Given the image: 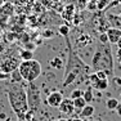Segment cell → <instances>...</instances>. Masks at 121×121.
Listing matches in <instances>:
<instances>
[{"label": "cell", "mask_w": 121, "mask_h": 121, "mask_svg": "<svg viewBox=\"0 0 121 121\" xmlns=\"http://www.w3.org/2000/svg\"><path fill=\"white\" fill-rule=\"evenodd\" d=\"M67 41L68 47V62L66 66V71L63 75V82L62 88H67V86L75 84V82H84L85 79H88L90 75L91 67H89L88 65H85L81 59L79 58L76 53L73 52L71 43L68 41V36L65 37Z\"/></svg>", "instance_id": "6da1fadb"}, {"label": "cell", "mask_w": 121, "mask_h": 121, "mask_svg": "<svg viewBox=\"0 0 121 121\" xmlns=\"http://www.w3.org/2000/svg\"><path fill=\"white\" fill-rule=\"evenodd\" d=\"M7 89V97L10 108L17 115L19 120H25L26 113L28 112V103H27V93L26 88L22 82H5Z\"/></svg>", "instance_id": "7a4b0ae2"}, {"label": "cell", "mask_w": 121, "mask_h": 121, "mask_svg": "<svg viewBox=\"0 0 121 121\" xmlns=\"http://www.w3.org/2000/svg\"><path fill=\"white\" fill-rule=\"evenodd\" d=\"M91 70L95 71H106L108 76H113V56L112 49L108 44H99L91 57L90 62Z\"/></svg>", "instance_id": "3957f363"}, {"label": "cell", "mask_w": 121, "mask_h": 121, "mask_svg": "<svg viewBox=\"0 0 121 121\" xmlns=\"http://www.w3.org/2000/svg\"><path fill=\"white\" fill-rule=\"evenodd\" d=\"M18 71L21 73L23 81L27 82H34L37 77L41 75V65L36 59H30V60H22L18 66Z\"/></svg>", "instance_id": "277c9868"}, {"label": "cell", "mask_w": 121, "mask_h": 121, "mask_svg": "<svg viewBox=\"0 0 121 121\" xmlns=\"http://www.w3.org/2000/svg\"><path fill=\"white\" fill-rule=\"evenodd\" d=\"M27 93V103H28V111L36 113L39 111L40 106H41V98L40 94L41 91L39 90V88L35 85V82H28V86L26 89Z\"/></svg>", "instance_id": "5b68a950"}, {"label": "cell", "mask_w": 121, "mask_h": 121, "mask_svg": "<svg viewBox=\"0 0 121 121\" xmlns=\"http://www.w3.org/2000/svg\"><path fill=\"white\" fill-rule=\"evenodd\" d=\"M19 63H18V59L13 56H7L1 59L0 62V71L4 73H8L10 75L13 71H16L18 68Z\"/></svg>", "instance_id": "8992f818"}, {"label": "cell", "mask_w": 121, "mask_h": 121, "mask_svg": "<svg viewBox=\"0 0 121 121\" xmlns=\"http://www.w3.org/2000/svg\"><path fill=\"white\" fill-rule=\"evenodd\" d=\"M89 80V84H90V88L91 89H95L97 91H104L108 89V79H103V80H99L97 77L95 72H91L90 75H89L88 77Z\"/></svg>", "instance_id": "52a82bcc"}, {"label": "cell", "mask_w": 121, "mask_h": 121, "mask_svg": "<svg viewBox=\"0 0 121 121\" xmlns=\"http://www.w3.org/2000/svg\"><path fill=\"white\" fill-rule=\"evenodd\" d=\"M58 109L60 113L67 115V116H73L75 113V107H73V100L68 99V98H63V100L60 102V104L58 106Z\"/></svg>", "instance_id": "ba28073f"}, {"label": "cell", "mask_w": 121, "mask_h": 121, "mask_svg": "<svg viewBox=\"0 0 121 121\" xmlns=\"http://www.w3.org/2000/svg\"><path fill=\"white\" fill-rule=\"evenodd\" d=\"M63 100V94L62 91H52L47 98V104L53 108H58V106L60 104V102Z\"/></svg>", "instance_id": "9c48e42d"}, {"label": "cell", "mask_w": 121, "mask_h": 121, "mask_svg": "<svg viewBox=\"0 0 121 121\" xmlns=\"http://www.w3.org/2000/svg\"><path fill=\"white\" fill-rule=\"evenodd\" d=\"M106 34H107L109 44H117V41H119L120 37H121V31L116 27H109L108 30L106 31Z\"/></svg>", "instance_id": "30bf717a"}, {"label": "cell", "mask_w": 121, "mask_h": 121, "mask_svg": "<svg viewBox=\"0 0 121 121\" xmlns=\"http://www.w3.org/2000/svg\"><path fill=\"white\" fill-rule=\"evenodd\" d=\"M95 22H97V23L94 25V28H95L97 31H99V34L106 32V31L111 27V25H109L107 17H99V18H95Z\"/></svg>", "instance_id": "8fae6325"}, {"label": "cell", "mask_w": 121, "mask_h": 121, "mask_svg": "<svg viewBox=\"0 0 121 121\" xmlns=\"http://www.w3.org/2000/svg\"><path fill=\"white\" fill-rule=\"evenodd\" d=\"M107 19L111 25V27H116L121 31V16L120 14H113V13H109L107 14Z\"/></svg>", "instance_id": "7c38bea8"}, {"label": "cell", "mask_w": 121, "mask_h": 121, "mask_svg": "<svg viewBox=\"0 0 121 121\" xmlns=\"http://www.w3.org/2000/svg\"><path fill=\"white\" fill-rule=\"evenodd\" d=\"M73 16H75V5H73V4L66 5L65 9L62 10V17H63V19H66V21H72V19H73Z\"/></svg>", "instance_id": "4fadbf2b"}, {"label": "cell", "mask_w": 121, "mask_h": 121, "mask_svg": "<svg viewBox=\"0 0 121 121\" xmlns=\"http://www.w3.org/2000/svg\"><path fill=\"white\" fill-rule=\"evenodd\" d=\"M76 44H77V47H79L80 49L86 48L88 45L91 44V36L88 35V34H82V35L76 40Z\"/></svg>", "instance_id": "5bb4252c"}, {"label": "cell", "mask_w": 121, "mask_h": 121, "mask_svg": "<svg viewBox=\"0 0 121 121\" xmlns=\"http://www.w3.org/2000/svg\"><path fill=\"white\" fill-rule=\"evenodd\" d=\"M94 115V107L91 104H86L84 108L80 111V117H82V119H89V117H91Z\"/></svg>", "instance_id": "9a60e30c"}, {"label": "cell", "mask_w": 121, "mask_h": 121, "mask_svg": "<svg viewBox=\"0 0 121 121\" xmlns=\"http://www.w3.org/2000/svg\"><path fill=\"white\" fill-rule=\"evenodd\" d=\"M19 58L22 60H30L34 59V52L32 50H28V49H22L19 52Z\"/></svg>", "instance_id": "2e32d148"}, {"label": "cell", "mask_w": 121, "mask_h": 121, "mask_svg": "<svg viewBox=\"0 0 121 121\" xmlns=\"http://www.w3.org/2000/svg\"><path fill=\"white\" fill-rule=\"evenodd\" d=\"M82 98L88 104H90V102L94 100V91L91 88H88L86 90H84V94H82Z\"/></svg>", "instance_id": "e0dca14e"}, {"label": "cell", "mask_w": 121, "mask_h": 121, "mask_svg": "<svg viewBox=\"0 0 121 121\" xmlns=\"http://www.w3.org/2000/svg\"><path fill=\"white\" fill-rule=\"evenodd\" d=\"M120 100L116 99V98H108L107 102H106V107H107L109 111H115L116 109V107L119 106Z\"/></svg>", "instance_id": "ac0fdd59"}, {"label": "cell", "mask_w": 121, "mask_h": 121, "mask_svg": "<svg viewBox=\"0 0 121 121\" xmlns=\"http://www.w3.org/2000/svg\"><path fill=\"white\" fill-rule=\"evenodd\" d=\"M86 104H88V103L84 100V98H82V97L73 99V107H75V109H80V111H81V109L84 108Z\"/></svg>", "instance_id": "d6986e66"}, {"label": "cell", "mask_w": 121, "mask_h": 121, "mask_svg": "<svg viewBox=\"0 0 121 121\" xmlns=\"http://www.w3.org/2000/svg\"><path fill=\"white\" fill-rule=\"evenodd\" d=\"M9 77H10V82H22V81H23V79H22L21 73H19V71H18V68H17L16 71H13V72L9 75Z\"/></svg>", "instance_id": "ffe728a7"}, {"label": "cell", "mask_w": 121, "mask_h": 121, "mask_svg": "<svg viewBox=\"0 0 121 121\" xmlns=\"http://www.w3.org/2000/svg\"><path fill=\"white\" fill-rule=\"evenodd\" d=\"M50 67L56 68V70H60L63 67V60L59 58V57H56L50 60Z\"/></svg>", "instance_id": "44dd1931"}, {"label": "cell", "mask_w": 121, "mask_h": 121, "mask_svg": "<svg viewBox=\"0 0 121 121\" xmlns=\"http://www.w3.org/2000/svg\"><path fill=\"white\" fill-rule=\"evenodd\" d=\"M58 32L63 37H67L68 34H70V27H68V26H66V25H62V26H59V27H58Z\"/></svg>", "instance_id": "7402d4cb"}, {"label": "cell", "mask_w": 121, "mask_h": 121, "mask_svg": "<svg viewBox=\"0 0 121 121\" xmlns=\"http://www.w3.org/2000/svg\"><path fill=\"white\" fill-rule=\"evenodd\" d=\"M82 94H84V90H81V89H73L72 91H71V99H76V98H80L82 97Z\"/></svg>", "instance_id": "603a6c76"}, {"label": "cell", "mask_w": 121, "mask_h": 121, "mask_svg": "<svg viewBox=\"0 0 121 121\" xmlns=\"http://www.w3.org/2000/svg\"><path fill=\"white\" fill-rule=\"evenodd\" d=\"M98 40H99V44H108V37H107V34H106V32L99 34V37H98Z\"/></svg>", "instance_id": "cb8c5ba5"}, {"label": "cell", "mask_w": 121, "mask_h": 121, "mask_svg": "<svg viewBox=\"0 0 121 121\" xmlns=\"http://www.w3.org/2000/svg\"><path fill=\"white\" fill-rule=\"evenodd\" d=\"M95 75H97V77L99 80H103V79H108V75L106 71H95Z\"/></svg>", "instance_id": "d4e9b609"}, {"label": "cell", "mask_w": 121, "mask_h": 121, "mask_svg": "<svg viewBox=\"0 0 121 121\" xmlns=\"http://www.w3.org/2000/svg\"><path fill=\"white\" fill-rule=\"evenodd\" d=\"M35 48H36V45L32 44L31 41H27V43H26V49H28V50H34Z\"/></svg>", "instance_id": "484cf974"}, {"label": "cell", "mask_w": 121, "mask_h": 121, "mask_svg": "<svg viewBox=\"0 0 121 121\" xmlns=\"http://www.w3.org/2000/svg\"><path fill=\"white\" fill-rule=\"evenodd\" d=\"M43 35H44V37H52V36L54 35V34L50 30H45V31H44V34H43Z\"/></svg>", "instance_id": "4316f807"}, {"label": "cell", "mask_w": 121, "mask_h": 121, "mask_svg": "<svg viewBox=\"0 0 121 121\" xmlns=\"http://www.w3.org/2000/svg\"><path fill=\"white\" fill-rule=\"evenodd\" d=\"M113 84L117 86H121V77H113Z\"/></svg>", "instance_id": "83f0119b"}, {"label": "cell", "mask_w": 121, "mask_h": 121, "mask_svg": "<svg viewBox=\"0 0 121 121\" xmlns=\"http://www.w3.org/2000/svg\"><path fill=\"white\" fill-rule=\"evenodd\" d=\"M8 77H9V75H8V73H4V72L0 71V80H7Z\"/></svg>", "instance_id": "f1b7e54d"}, {"label": "cell", "mask_w": 121, "mask_h": 121, "mask_svg": "<svg viewBox=\"0 0 121 121\" xmlns=\"http://www.w3.org/2000/svg\"><path fill=\"white\" fill-rule=\"evenodd\" d=\"M115 111L117 112V115H119V116H121V103H119V106L116 107V109H115Z\"/></svg>", "instance_id": "f546056e"}, {"label": "cell", "mask_w": 121, "mask_h": 121, "mask_svg": "<svg viewBox=\"0 0 121 121\" xmlns=\"http://www.w3.org/2000/svg\"><path fill=\"white\" fill-rule=\"evenodd\" d=\"M117 59L121 63V49H117Z\"/></svg>", "instance_id": "4dcf8cb0"}, {"label": "cell", "mask_w": 121, "mask_h": 121, "mask_svg": "<svg viewBox=\"0 0 121 121\" xmlns=\"http://www.w3.org/2000/svg\"><path fill=\"white\" fill-rule=\"evenodd\" d=\"M7 119V115L4 113V112H1V113H0V120H5Z\"/></svg>", "instance_id": "1f68e13d"}, {"label": "cell", "mask_w": 121, "mask_h": 121, "mask_svg": "<svg viewBox=\"0 0 121 121\" xmlns=\"http://www.w3.org/2000/svg\"><path fill=\"white\" fill-rule=\"evenodd\" d=\"M54 121H72V117L71 119H58V120H54Z\"/></svg>", "instance_id": "d6a6232c"}, {"label": "cell", "mask_w": 121, "mask_h": 121, "mask_svg": "<svg viewBox=\"0 0 121 121\" xmlns=\"http://www.w3.org/2000/svg\"><path fill=\"white\" fill-rule=\"evenodd\" d=\"M117 48H119V49H121V37H120V40H119V41H117Z\"/></svg>", "instance_id": "836d02e7"}, {"label": "cell", "mask_w": 121, "mask_h": 121, "mask_svg": "<svg viewBox=\"0 0 121 121\" xmlns=\"http://www.w3.org/2000/svg\"><path fill=\"white\" fill-rule=\"evenodd\" d=\"M72 121H84V120L80 119V117H75V119H72Z\"/></svg>", "instance_id": "e575fe53"}, {"label": "cell", "mask_w": 121, "mask_h": 121, "mask_svg": "<svg viewBox=\"0 0 121 121\" xmlns=\"http://www.w3.org/2000/svg\"><path fill=\"white\" fill-rule=\"evenodd\" d=\"M86 121H97V120H94V119H91V117H89V119L86 120Z\"/></svg>", "instance_id": "d590c367"}, {"label": "cell", "mask_w": 121, "mask_h": 121, "mask_svg": "<svg viewBox=\"0 0 121 121\" xmlns=\"http://www.w3.org/2000/svg\"><path fill=\"white\" fill-rule=\"evenodd\" d=\"M19 121H25V120H19Z\"/></svg>", "instance_id": "8d00e7d4"}, {"label": "cell", "mask_w": 121, "mask_h": 121, "mask_svg": "<svg viewBox=\"0 0 121 121\" xmlns=\"http://www.w3.org/2000/svg\"><path fill=\"white\" fill-rule=\"evenodd\" d=\"M120 103H121V99H120Z\"/></svg>", "instance_id": "74e56055"}, {"label": "cell", "mask_w": 121, "mask_h": 121, "mask_svg": "<svg viewBox=\"0 0 121 121\" xmlns=\"http://www.w3.org/2000/svg\"><path fill=\"white\" fill-rule=\"evenodd\" d=\"M47 121H50V120H47Z\"/></svg>", "instance_id": "f35d334b"}, {"label": "cell", "mask_w": 121, "mask_h": 121, "mask_svg": "<svg viewBox=\"0 0 121 121\" xmlns=\"http://www.w3.org/2000/svg\"><path fill=\"white\" fill-rule=\"evenodd\" d=\"M120 16H121V13H120Z\"/></svg>", "instance_id": "ab89813d"}]
</instances>
